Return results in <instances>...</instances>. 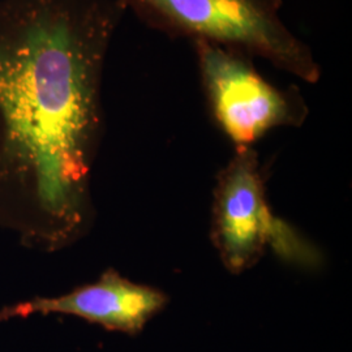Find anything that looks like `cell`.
Wrapping results in <instances>:
<instances>
[{"mask_svg": "<svg viewBox=\"0 0 352 352\" xmlns=\"http://www.w3.org/2000/svg\"><path fill=\"white\" fill-rule=\"evenodd\" d=\"M118 0L0 1V230L54 250L85 221Z\"/></svg>", "mask_w": 352, "mask_h": 352, "instance_id": "1", "label": "cell"}, {"mask_svg": "<svg viewBox=\"0 0 352 352\" xmlns=\"http://www.w3.org/2000/svg\"><path fill=\"white\" fill-rule=\"evenodd\" d=\"M148 25L258 56L305 82L322 75L311 47L280 16L282 0H118Z\"/></svg>", "mask_w": 352, "mask_h": 352, "instance_id": "2", "label": "cell"}, {"mask_svg": "<svg viewBox=\"0 0 352 352\" xmlns=\"http://www.w3.org/2000/svg\"><path fill=\"white\" fill-rule=\"evenodd\" d=\"M214 239L232 272L251 266L272 247L285 260L316 263L317 253L272 213L256 153L238 148L218 183L214 206Z\"/></svg>", "mask_w": 352, "mask_h": 352, "instance_id": "3", "label": "cell"}, {"mask_svg": "<svg viewBox=\"0 0 352 352\" xmlns=\"http://www.w3.org/2000/svg\"><path fill=\"white\" fill-rule=\"evenodd\" d=\"M193 45L212 113L236 148H251L270 129L302 122L299 97L270 84L248 55L204 41Z\"/></svg>", "mask_w": 352, "mask_h": 352, "instance_id": "4", "label": "cell"}, {"mask_svg": "<svg viewBox=\"0 0 352 352\" xmlns=\"http://www.w3.org/2000/svg\"><path fill=\"white\" fill-rule=\"evenodd\" d=\"M157 289L133 283L109 270L90 285L59 296H37L0 308V322L34 315H67L111 331L138 334L164 305Z\"/></svg>", "mask_w": 352, "mask_h": 352, "instance_id": "5", "label": "cell"}]
</instances>
